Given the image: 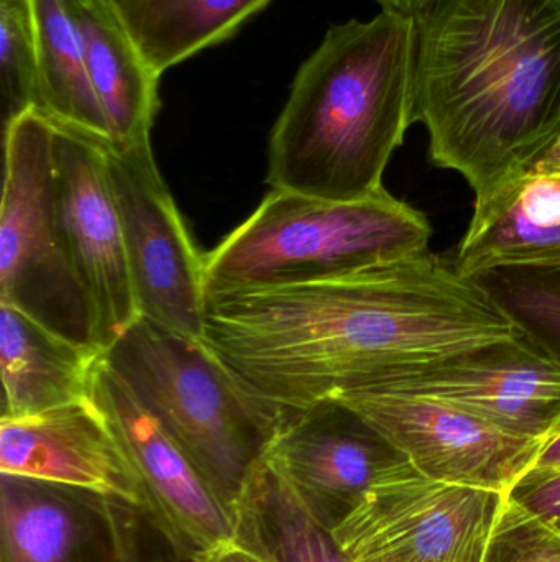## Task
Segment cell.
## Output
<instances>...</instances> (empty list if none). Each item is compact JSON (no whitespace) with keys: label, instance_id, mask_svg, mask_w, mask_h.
<instances>
[{"label":"cell","instance_id":"cell-5","mask_svg":"<svg viewBox=\"0 0 560 562\" xmlns=\"http://www.w3.org/2000/svg\"><path fill=\"white\" fill-rule=\"evenodd\" d=\"M108 369L186 452L232 512L286 423L199 339L138 317L102 352Z\"/></svg>","mask_w":560,"mask_h":562},{"label":"cell","instance_id":"cell-17","mask_svg":"<svg viewBox=\"0 0 560 562\" xmlns=\"http://www.w3.org/2000/svg\"><path fill=\"white\" fill-rule=\"evenodd\" d=\"M101 356L0 303L2 419L26 418L89 398L92 370Z\"/></svg>","mask_w":560,"mask_h":562},{"label":"cell","instance_id":"cell-31","mask_svg":"<svg viewBox=\"0 0 560 562\" xmlns=\"http://www.w3.org/2000/svg\"><path fill=\"white\" fill-rule=\"evenodd\" d=\"M552 525H556V527H558V528H559V530H560V520L555 521V524H552Z\"/></svg>","mask_w":560,"mask_h":562},{"label":"cell","instance_id":"cell-28","mask_svg":"<svg viewBox=\"0 0 560 562\" xmlns=\"http://www.w3.org/2000/svg\"><path fill=\"white\" fill-rule=\"evenodd\" d=\"M381 7L384 12L398 13V15L416 16L423 15L424 12L436 5L439 0H375Z\"/></svg>","mask_w":560,"mask_h":562},{"label":"cell","instance_id":"cell-11","mask_svg":"<svg viewBox=\"0 0 560 562\" xmlns=\"http://www.w3.org/2000/svg\"><path fill=\"white\" fill-rule=\"evenodd\" d=\"M55 125L56 214L69 262L98 317L102 352L140 317L104 145Z\"/></svg>","mask_w":560,"mask_h":562},{"label":"cell","instance_id":"cell-22","mask_svg":"<svg viewBox=\"0 0 560 562\" xmlns=\"http://www.w3.org/2000/svg\"><path fill=\"white\" fill-rule=\"evenodd\" d=\"M516 330L560 366V269L510 267L473 279Z\"/></svg>","mask_w":560,"mask_h":562},{"label":"cell","instance_id":"cell-25","mask_svg":"<svg viewBox=\"0 0 560 562\" xmlns=\"http://www.w3.org/2000/svg\"><path fill=\"white\" fill-rule=\"evenodd\" d=\"M115 521L114 562H201L148 508L111 501Z\"/></svg>","mask_w":560,"mask_h":562},{"label":"cell","instance_id":"cell-12","mask_svg":"<svg viewBox=\"0 0 560 562\" xmlns=\"http://www.w3.org/2000/svg\"><path fill=\"white\" fill-rule=\"evenodd\" d=\"M89 393L107 416L140 475L148 510L167 530L199 558L233 543L232 512L102 356L92 370Z\"/></svg>","mask_w":560,"mask_h":562},{"label":"cell","instance_id":"cell-8","mask_svg":"<svg viewBox=\"0 0 560 562\" xmlns=\"http://www.w3.org/2000/svg\"><path fill=\"white\" fill-rule=\"evenodd\" d=\"M102 145L140 317L203 340L204 256L158 171L150 140Z\"/></svg>","mask_w":560,"mask_h":562},{"label":"cell","instance_id":"cell-15","mask_svg":"<svg viewBox=\"0 0 560 562\" xmlns=\"http://www.w3.org/2000/svg\"><path fill=\"white\" fill-rule=\"evenodd\" d=\"M453 263L469 279L510 267L560 269V137L523 173L476 201Z\"/></svg>","mask_w":560,"mask_h":562},{"label":"cell","instance_id":"cell-27","mask_svg":"<svg viewBox=\"0 0 560 562\" xmlns=\"http://www.w3.org/2000/svg\"><path fill=\"white\" fill-rule=\"evenodd\" d=\"M560 472V423L542 439L535 468L529 474H555Z\"/></svg>","mask_w":560,"mask_h":562},{"label":"cell","instance_id":"cell-19","mask_svg":"<svg viewBox=\"0 0 560 562\" xmlns=\"http://www.w3.org/2000/svg\"><path fill=\"white\" fill-rule=\"evenodd\" d=\"M35 23L39 105L53 124L99 142L111 128L89 75L84 38L71 0H28Z\"/></svg>","mask_w":560,"mask_h":562},{"label":"cell","instance_id":"cell-9","mask_svg":"<svg viewBox=\"0 0 560 562\" xmlns=\"http://www.w3.org/2000/svg\"><path fill=\"white\" fill-rule=\"evenodd\" d=\"M508 495L424 477L407 459L377 475L332 528L352 562H436L492 535Z\"/></svg>","mask_w":560,"mask_h":562},{"label":"cell","instance_id":"cell-7","mask_svg":"<svg viewBox=\"0 0 560 562\" xmlns=\"http://www.w3.org/2000/svg\"><path fill=\"white\" fill-rule=\"evenodd\" d=\"M347 390L437 400L510 435L541 441L560 423V366L522 333L433 359L395 363Z\"/></svg>","mask_w":560,"mask_h":562},{"label":"cell","instance_id":"cell-32","mask_svg":"<svg viewBox=\"0 0 560 562\" xmlns=\"http://www.w3.org/2000/svg\"><path fill=\"white\" fill-rule=\"evenodd\" d=\"M201 562H206V561H204V558H201Z\"/></svg>","mask_w":560,"mask_h":562},{"label":"cell","instance_id":"cell-13","mask_svg":"<svg viewBox=\"0 0 560 562\" xmlns=\"http://www.w3.org/2000/svg\"><path fill=\"white\" fill-rule=\"evenodd\" d=\"M262 459L332 531L377 475L404 458L351 406L329 396L289 416Z\"/></svg>","mask_w":560,"mask_h":562},{"label":"cell","instance_id":"cell-4","mask_svg":"<svg viewBox=\"0 0 560 562\" xmlns=\"http://www.w3.org/2000/svg\"><path fill=\"white\" fill-rule=\"evenodd\" d=\"M421 211L381 188L357 201L273 190L204 256L206 297L342 279L430 250Z\"/></svg>","mask_w":560,"mask_h":562},{"label":"cell","instance_id":"cell-10","mask_svg":"<svg viewBox=\"0 0 560 562\" xmlns=\"http://www.w3.org/2000/svg\"><path fill=\"white\" fill-rule=\"evenodd\" d=\"M335 398L357 412L424 477L510 495L535 468L541 439L510 435L437 400L347 390Z\"/></svg>","mask_w":560,"mask_h":562},{"label":"cell","instance_id":"cell-20","mask_svg":"<svg viewBox=\"0 0 560 562\" xmlns=\"http://www.w3.org/2000/svg\"><path fill=\"white\" fill-rule=\"evenodd\" d=\"M236 541L265 562H352L292 485L260 459L233 508Z\"/></svg>","mask_w":560,"mask_h":562},{"label":"cell","instance_id":"cell-3","mask_svg":"<svg viewBox=\"0 0 560 562\" xmlns=\"http://www.w3.org/2000/svg\"><path fill=\"white\" fill-rule=\"evenodd\" d=\"M416 20L378 13L331 26L296 72L270 137L276 191L357 201L384 188L414 124Z\"/></svg>","mask_w":560,"mask_h":562},{"label":"cell","instance_id":"cell-6","mask_svg":"<svg viewBox=\"0 0 560 562\" xmlns=\"http://www.w3.org/2000/svg\"><path fill=\"white\" fill-rule=\"evenodd\" d=\"M55 125L28 109L3 127L0 303L98 350V317L69 262L56 214Z\"/></svg>","mask_w":560,"mask_h":562},{"label":"cell","instance_id":"cell-21","mask_svg":"<svg viewBox=\"0 0 560 562\" xmlns=\"http://www.w3.org/2000/svg\"><path fill=\"white\" fill-rule=\"evenodd\" d=\"M270 0H112L155 75L232 36Z\"/></svg>","mask_w":560,"mask_h":562},{"label":"cell","instance_id":"cell-24","mask_svg":"<svg viewBox=\"0 0 560 562\" xmlns=\"http://www.w3.org/2000/svg\"><path fill=\"white\" fill-rule=\"evenodd\" d=\"M483 562H560V530L505 497Z\"/></svg>","mask_w":560,"mask_h":562},{"label":"cell","instance_id":"cell-14","mask_svg":"<svg viewBox=\"0 0 560 562\" xmlns=\"http://www.w3.org/2000/svg\"><path fill=\"white\" fill-rule=\"evenodd\" d=\"M0 474L148 508L140 475L91 395L39 415L2 419Z\"/></svg>","mask_w":560,"mask_h":562},{"label":"cell","instance_id":"cell-26","mask_svg":"<svg viewBox=\"0 0 560 562\" xmlns=\"http://www.w3.org/2000/svg\"><path fill=\"white\" fill-rule=\"evenodd\" d=\"M510 497L542 520H560V472L555 474H528Z\"/></svg>","mask_w":560,"mask_h":562},{"label":"cell","instance_id":"cell-23","mask_svg":"<svg viewBox=\"0 0 560 562\" xmlns=\"http://www.w3.org/2000/svg\"><path fill=\"white\" fill-rule=\"evenodd\" d=\"M0 91L3 127L39 105L35 23L28 0H0Z\"/></svg>","mask_w":560,"mask_h":562},{"label":"cell","instance_id":"cell-18","mask_svg":"<svg viewBox=\"0 0 560 562\" xmlns=\"http://www.w3.org/2000/svg\"><path fill=\"white\" fill-rule=\"evenodd\" d=\"M78 19L89 75L111 128L108 144L150 140L160 109V76L151 71L114 3L71 0Z\"/></svg>","mask_w":560,"mask_h":562},{"label":"cell","instance_id":"cell-2","mask_svg":"<svg viewBox=\"0 0 560 562\" xmlns=\"http://www.w3.org/2000/svg\"><path fill=\"white\" fill-rule=\"evenodd\" d=\"M414 20V122L483 200L560 137V0H439Z\"/></svg>","mask_w":560,"mask_h":562},{"label":"cell","instance_id":"cell-1","mask_svg":"<svg viewBox=\"0 0 560 562\" xmlns=\"http://www.w3.org/2000/svg\"><path fill=\"white\" fill-rule=\"evenodd\" d=\"M516 333L479 281L427 250L342 279L206 297L203 342L289 418L385 367Z\"/></svg>","mask_w":560,"mask_h":562},{"label":"cell","instance_id":"cell-30","mask_svg":"<svg viewBox=\"0 0 560 562\" xmlns=\"http://www.w3.org/2000/svg\"><path fill=\"white\" fill-rule=\"evenodd\" d=\"M492 537V535H490ZM490 537L485 540L479 541L473 547L467 548L462 553L456 557L447 558V560L436 562H483L485 561L487 548H489Z\"/></svg>","mask_w":560,"mask_h":562},{"label":"cell","instance_id":"cell-33","mask_svg":"<svg viewBox=\"0 0 560 562\" xmlns=\"http://www.w3.org/2000/svg\"><path fill=\"white\" fill-rule=\"evenodd\" d=\"M108 2H112V0H108Z\"/></svg>","mask_w":560,"mask_h":562},{"label":"cell","instance_id":"cell-29","mask_svg":"<svg viewBox=\"0 0 560 562\" xmlns=\"http://www.w3.org/2000/svg\"><path fill=\"white\" fill-rule=\"evenodd\" d=\"M206 562H265L262 558L253 554L252 551L245 550L237 543L226 544V547L217 550L210 557L204 558Z\"/></svg>","mask_w":560,"mask_h":562},{"label":"cell","instance_id":"cell-16","mask_svg":"<svg viewBox=\"0 0 560 562\" xmlns=\"http://www.w3.org/2000/svg\"><path fill=\"white\" fill-rule=\"evenodd\" d=\"M2 562H114L111 498L2 474Z\"/></svg>","mask_w":560,"mask_h":562}]
</instances>
